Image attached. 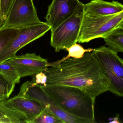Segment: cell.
Returning <instances> with one entry per match:
<instances>
[{"label":"cell","mask_w":123,"mask_h":123,"mask_svg":"<svg viewBox=\"0 0 123 123\" xmlns=\"http://www.w3.org/2000/svg\"><path fill=\"white\" fill-rule=\"evenodd\" d=\"M123 25V11L108 15H93L85 13L83 18L78 41L88 43L103 38L115 29Z\"/></svg>","instance_id":"3"},{"label":"cell","mask_w":123,"mask_h":123,"mask_svg":"<svg viewBox=\"0 0 123 123\" xmlns=\"http://www.w3.org/2000/svg\"><path fill=\"white\" fill-rule=\"evenodd\" d=\"M16 70L21 78L35 75L48 68L47 60L34 53H28L7 60Z\"/></svg>","instance_id":"7"},{"label":"cell","mask_w":123,"mask_h":123,"mask_svg":"<svg viewBox=\"0 0 123 123\" xmlns=\"http://www.w3.org/2000/svg\"><path fill=\"white\" fill-rule=\"evenodd\" d=\"M32 123H64L62 119L51 111L44 109Z\"/></svg>","instance_id":"17"},{"label":"cell","mask_w":123,"mask_h":123,"mask_svg":"<svg viewBox=\"0 0 123 123\" xmlns=\"http://www.w3.org/2000/svg\"><path fill=\"white\" fill-rule=\"evenodd\" d=\"M44 72L47 77V85L76 87L95 98L109 89V82L91 53L87 52L79 59H68Z\"/></svg>","instance_id":"1"},{"label":"cell","mask_w":123,"mask_h":123,"mask_svg":"<svg viewBox=\"0 0 123 123\" xmlns=\"http://www.w3.org/2000/svg\"><path fill=\"white\" fill-rule=\"evenodd\" d=\"M41 22L33 0H14L3 26L19 28Z\"/></svg>","instance_id":"6"},{"label":"cell","mask_w":123,"mask_h":123,"mask_svg":"<svg viewBox=\"0 0 123 123\" xmlns=\"http://www.w3.org/2000/svg\"><path fill=\"white\" fill-rule=\"evenodd\" d=\"M15 87L10 84L0 75V102L8 99Z\"/></svg>","instance_id":"18"},{"label":"cell","mask_w":123,"mask_h":123,"mask_svg":"<svg viewBox=\"0 0 123 123\" xmlns=\"http://www.w3.org/2000/svg\"><path fill=\"white\" fill-rule=\"evenodd\" d=\"M84 6V4L82 3L71 16L51 31L50 44L56 52L66 50L78 41L85 13Z\"/></svg>","instance_id":"5"},{"label":"cell","mask_w":123,"mask_h":123,"mask_svg":"<svg viewBox=\"0 0 123 123\" xmlns=\"http://www.w3.org/2000/svg\"><path fill=\"white\" fill-rule=\"evenodd\" d=\"M103 39L109 49L117 53L123 52V25L113 30Z\"/></svg>","instance_id":"13"},{"label":"cell","mask_w":123,"mask_h":123,"mask_svg":"<svg viewBox=\"0 0 123 123\" xmlns=\"http://www.w3.org/2000/svg\"><path fill=\"white\" fill-rule=\"evenodd\" d=\"M14 0H1V12L5 21Z\"/></svg>","instance_id":"19"},{"label":"cell","mask_w":123,"mask_h":123,"mask_svg":"<svg viewBox=\"0 0 123 123\" xmlns=\"http://www.w3.org/2000/svg\"><path fill=\"white\" fill-rule=\"evenodd\" d=\"M79 0H52L48 8L46 23L54 30L71 16L82 4Z\"/></svg>","instance_id":"8"},{"label":"cell","mask_w":123,"mask_h":123,"mask_svg":"<svg viewBox=\"0 0 123 123\" xmlns=\"http://www.w3.org/2000/svg\"><path fill=\"white\" fill-rule=\"evenodd\" d=\"M85 13L93 15H108L123 11V6L117 1L92 0L84 5Z\"/></svg>","instance_id":"11"},{"label":"cell","mask_w":123,"mask_h":123,"mask_svg":"<svg viewBox=\"0 0 123 123\" xmlns=\"http://www.w3.org/2000/svg\"><path fill=\"white\" fill-rule=\"evenodd\" d=\"M4 102L12 108L24 114L28 119L27 123H33L44 109L36 101L17 95Z\"/></svg>","instance_id":"10"},{"label":"cell","mask_w":123,"mask_h":123,"mask_svg":"<svg viewBox=\"0 0 123 123\" xmlns=\"http://www.w3.org/2000/svg\"><path fill=\"white\" fill-rule=\"evenodd\" d=\"M0 75L11 85L15 86L21 78L14 67L7 61L0 64Z\"/></svg>","instance_id":"14"},{"label":"cell","mask_w":123,"mask_h":123,"mask_svg":"<svg viewBox=\"0 0 123 123\" xmlns=\"http://www.w3.org/2000/svg\"><path fill=\"white\" fill-rule=\"evenodd\" d=\"M93 49H85L81 45L76 43L73 44L69 48L66 49V50L69 52L67 56L60 60L52 62H48V67H56L59 65L62 62L72 57L75 59H79L83 57L85 53L86 52H90L93 50Z\"/></svg>","instance_id":"15"},{"label":"cell","mask_w":123,"mask_h":123,"mask_svg":"<svg viewBox=\"0 0 123 123\" xmlns=\"http://www.w3.org/2000/svg\"><path fill=\"white\" fill-rule=\"evenodd\" d=\"M110 123H120V122L119 121L118 115H117L116 116L115 118H114L113 121H111L110 122Z\"/></svg>","instance_id":"22"},{"label":"cell","mask_w":123,"mask_h":123,"mask_svg":"<svg viewBox=\"0 0 123 123\" xmlns=\"http://www.w3.org/2000/svg\"><path fill=\"white\" fill-rule=\"evenodd\" d=\"M41 87L53 102L64 111L75 117L96 123L95 98L84 91L76 87L62 85Z\"/></svg>","instance_id":"2"},{"label":"cell","mask_w":123,"mask_h":123,"mask_svg":"<svg viewBox=\"0 0 123 123\" xmlns=\"http://www.w3.org/2000/svg\"><path fill=\"white\" fill-rule=\"evenodd\" d=\"M18 31L17 28L0 27V53L16 36Z\"/></svg>","instance_id":"16"},{"label":"cell","mask_w":123,"mask_h":123,"mask_svg":"<svg viewBox=\"0 0 123 123\" xmlns=\"http://www.w3.org/2000/svg\"><path fill=\"white\" fill-rule=\"evenodd\" d=\"M91 54L103 71L109 83V91L123 96V60L117 52L109 47L93 49Z\"/></svg>","instance_id":"4"},{"label":"cell","mask_w":123,"mask_h":123,"mask_svg":"<svg viewBox=\"0 0 123 123\" xmlns=\"http://www.w3.org/2000/svg\"><path fill=\"white\" fill-rule=\"evenodd\" d=\"M47 77L44 72H42L35 75L32 80L37 85L41 84L43 86H47Z\"/></svg>","instance_id":"20"},{"label":"cell","mask_w":123,"mask_h":123,"mask_svg":"<svg viewBox=\"0 0 123 123\" xmlns=\"http://www.w3.org/2000/svg\"><path fill=\"white\" fill-rule=\"evenodd\" d=\"M31 98L40 103L44 108L51 111L64 123H93L92 121L75 117L61 109L53 102L40 86L33 90L31 93Z\"/></svg>","instance_id":"9"},{"label":"cell","mask_w":123,"mask_h":123,"mask_svg":"<svg viewBox=\"0 0 123 123\" xmlns=\"http://www.w3.org/2000/svg\"><path fill=\"white\" fill-rule=\"evenodd\" d=\"M24 114L6 104L0 102V123H27Z\"/></svg>","instance_id":"12"},{"label":"cell","mask_w":123,"mask_h":123,"mask_svg":"<svg viewBox=\"0 0 123 123\" xmlns=\"http://www.w3.org/2000/svg\"><path fill=\"white\" fill-rule=\"evenodd\" d=\"M4 21L2 15V12H1V0H0V27L2 26L4 23Z\"/></svg>","instance_id":"21"}]
</instances>
